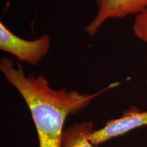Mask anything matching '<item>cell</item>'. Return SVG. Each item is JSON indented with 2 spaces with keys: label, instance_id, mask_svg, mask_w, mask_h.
I'll use <instances>...</instances> for the list:
<instances>
[{
  "label": "cell",
  "instance_id": "cell-1",
  "mask_svg": "<svg viewBox=\"0 0 147 147\" xmlns=\"http://www.w3.org/2000/svg\"><path fill=\"white\" fill-rule=\"evenodd\" d=\"M0 70L28 106L38 132L40 147H61L67 117L87 108L93 99L114 85L110 84L92 95L68 91L64 88L55 90L45 76L26 75L21 63L15 65L13 61L7 57L1 59Z\"/></svg>",
  "mask_w": 147,
  "mask_h": 147
},
{
  "label": "cell",
  "instance_id": "cell-2",
  "mask_svg": "<svg viewBox=\"0 0 147 147\" xmlns=\"http://www.w3.org/2000/svg\"><path fill=\"white\" fill-rule=\"evenodd\" d=\"M51 41L49 35L45 34L34 40L20 38L0 23V49L14 55L21 62L36 65L49 53Z\"/></svg>",
  "mask_w": 147,
  "mask_h": 147
},
{
  "label": "cell",
  "instance_id": "cell-3",
  "mask_svg": "<svg viewBox=\"0 0 147 147\" xmlns=\"http://www.w3.org/2000/svg\"><path fill=\"white\" fill-rule=\"evenodd\" d=\"M98 11L88 24L85 31L91 37L95 36L104 23L110 18H123L136 16L147 9V0H95Z\"/></svg>",
  "mask_w": 147,
  "mask_h": 147
},
{
  "label": "cell",
  "instance_id": "cell-4",
  "mask_svg": "<svg viewBox=\"0 0 147 147\" xmlns=\"http://www.w3.org/2000/svg\"><path fill=\"white\" fill-rule=\"evenodd\" d=\"M143 126H147V110L142 112L131 107L125 110L120 118L108 121L102 129L93 131L89 139L92 144L97 146Z\"/></svg>",
  "mask_w": 147,
  "mask_h": 147
},
{
  "label": "cell",
  "instance_id": "cell-5",
  "mask_svg": "<svg viewBox=\"0 0 147 147\" xmlns=\"http://www.w3.org/2000/svg\"><path fill=\"white\" fill-rule=\"evenodd\" d=\"M93 128V123L90 121L73 124L63 131L61 147H93L89 139Z\"/></svg>",
  "mask_w": 147,
  "mask_h": 147
},
{
  "label": "cell",
  "instance_id": "cell-6",
  "mask_svg": "<svg viewBox=\"0 0 147 147\" xmlns=\"http://www.w3.org/2000/svg\"><path fill=\"white\" fill-rule=\"evenodd\" d=\"M132 29L138 39L147 44V9L136 16Z\"/></svg>",
  "mask_w": 147,
  "mask_h": 147
}]
</instances>
